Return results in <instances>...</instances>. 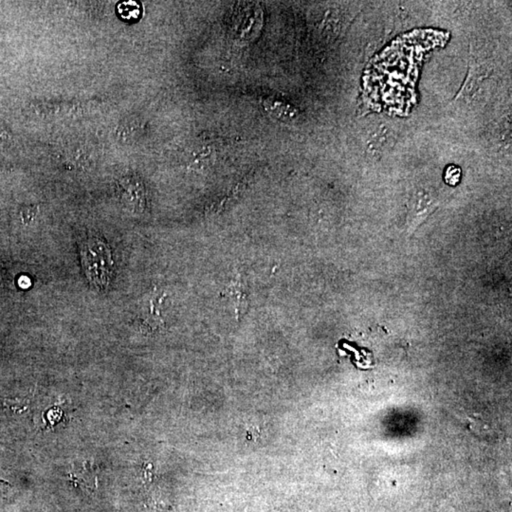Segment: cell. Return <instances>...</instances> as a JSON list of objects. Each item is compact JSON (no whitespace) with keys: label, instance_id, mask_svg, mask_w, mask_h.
Here are the masks:
<instances>
[{"label":"cell","instance_id":"cell-1","mask_svg":"<svg viewBox=\"0 0 512 512\" xmlns=\"http://www.w3.org/2000/svg\"><path fill=\"white\" fill-rule=\"evenodd\" d=\"M81 261L90 284L97 290L109 287L113 276L111 251L103 239L90 236L82 243Z\"/></svg>","mask_w":512,"mask_h":512},{"label":"cell","instance_id":"cell-2","mask_svg":"<svg viewBox=\"0 0 512 512\" xmlns=\"http://www.w3.org/2000/svg\"><path fill=\"white\" fill-rule=\"evenodd\" d=\"M233 33L240 40L256 38L262 26V11L256 4H242L234 11Z\"/></svg>","mask_w":512,"mask_h":512},{"label":"cell","instance_id":"cell-3","mask_svg":"<svg viewBox=\"0 0 512 512\" xmlns=\"http://www.w3.org/2000/svg\"><path fill=\"white\" fill-rule=\"evenodd\" d=\"M119 193L121 194L126 207L134 211H141L146 205V194L143 183L134 177H124L119 182Z\"/></svg>","mask_w":512,"mask_h":512},{"label":"cell","instance_id":"cell-4","mask_svg":"<svg viewBox=\"0 0 512 512\" xmlns=\"http://www.w3.org/2000/svg\"><path fill=\"white\" fill-rule=\"evenodd\" d=\"M263 106L271 117L282 121V123H293L298 119V109L284 99L270 96L263 102Z\"/></svg>","mask_w":512,"mask_h":512},{"label":"cell","instance_id":"cell-5","mask_svg":"<svg viewBox=\"0 0 512 512\" xmlns=\"http://www.w3.org/2000/svg\"><path fill=\"white\" fill-rule=\"evenodd\" d=\"M388 127L386 124H381L369 133L366 138V149L372 153L380 152L386 149L390 141Z\"/></svg>","mask_w":512,"mask_h":512},{"label":"cell","instance_id":"cell-6","mask_svg":"<svg viewBox=\"0 0 512 512\" xmlns=\"http://www.w3.org/2000/svg\"><path fill=\"white\" fill-rule=\"evenodd\" d=\"M141 12H143L141 5L138 4V2L132 1V0L121 2L117 6L119 16L126 22L138 21V18H141Z\"/></svg>","mask_w":512,"mask_h":512},{"label":"cell","instance_id":"cell-7","mask_svg":"<svg viewBox=\"0 0 512 512\" xmlns=\"http://www.w3.org/2000/svg\"><path fill=\"white\" fill-rule=\"evenodd\" d=\"M70 479L83 491H93L96 486V477L93 476L92 469L85 468L81 471L73 472L70 474Z\"/></svg>","mask_w":512,"mask_h":512},{"label":"cell","instance_id":"cell-8","mask_svg":"<svg viewBox=\"0 0 512 512\" xmlns=\"http://www.w3.org/2000/svg\"><path fill=\"white\" fill-rule=\"evenodd\" d=\"M137 133L138 126L135 121H124L123 123L119 124L116 129L115 136L119 141L126 143L133 141Z\"/></svg>","mask_w":512,"mask_h":512},{"label":"cell","instance_id":"cell-9","mask_svg":"<svg viewBox=\"0 0 512 512\" xmlns=\"http://www.w3.org/2000/svg\"><path fill=\"white\" fill-rule=\"evenodd\" d=\"M0 405L8 407L13 411L21 413L27 410V405L25 404L24 401L19 400H0Z\"/></svg>","mask_w":512,"mask_h":512},{"label":"cell","instance_id":"cell-10","mask_svg":"<svg viewBox=\"0 0 512 512\" xmlns=\"http://www.w3.org/2000/svg\"><path fill=\"white\" fill-rule=\"evenodd\" d=\"M461 177V171L459 168L455 166L449 167L446 172V182L450 185H455L459 183Z\"/></svg>","mask_w":512,"mask_h":512},{"label":"cell","instance_id":"cell-11","mask_svg":"<svg viewBox=\"0 0 512 512\" xmlns=\"http://www.w3.org/2000/svg\"><path fill=\"white\" fill-rule=\"evenodd\" d=\"M6 135H7V132L5 131L4 127L2 126L1 124H0V140H1V138H4L5 137H6Z\"/></svg>","mask_w":512,"mask_h":512}]
</instances>
